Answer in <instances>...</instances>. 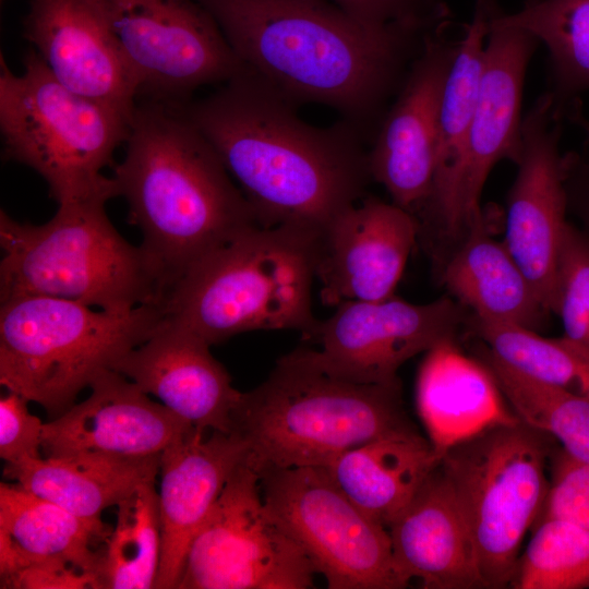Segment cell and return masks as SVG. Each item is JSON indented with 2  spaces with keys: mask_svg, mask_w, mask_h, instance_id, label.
Here are the masks:
<instances>
[{
  "mask_svg": "<svg viewBox=\"0 0 589 589\" xmlns=\"http://www.w3.org/2000/svg\"><path fill=\"white\" fill-rule=\"evenodd\" d=\"M565 117L581 128L589 139V119L584 116L581 104L579 101H576L568 107Z\"/></svg>",
  "mask_w": 589,
  "mask_h": 589,
  "instance_id": "cell-40",
  "label": "cell"
},
{
  "mask_svg": "<svg viewBox=\"0 0 589 589\" xmlns=\"http://www.w3.org/2000/svg\"><path fill=\"white\" fill-rule=\"evenodd\" d=\"M396 570L424 589L485 588L473 541L441 462L387 529Z\"/></svg>",
  "mask_w": 589,
  "mask_h": 589,
  "instance_id": "cell-23",
  "label": "cell"
},
{
  "mask_svg": "<svg viewBox=\"0 0 589 589\" xmlns=\"http://www.w3.org/2000/svg\"><path fill=\"white\" fill-rule=\"evenodd\" d=\"M137 98L188 103L201 86L248 69L195 0H100Z\"/></svg>",
  "mask_w": 589,
  "mask_h": 589,
  "instance_id": "cell-11",
  "label": "cell"
},
{
  "mask_svg": "<svg viewBox=\"0 0 589 589\" xmlns=\"http://www.w3.org/2000/svg\"><path fill=\"white\" fill-rule=\"evenodd\" d=\"M117 507L116 525L98 550L97 589L154 588L161 550L155 481L141 483Z\"/></svg>",
  "mask_w": 589,
  "mask_h": 589,
  "instance_id": "cell-30",
  "label": "cell"
},
{
  "mask_svg": "<svg viewBox=\"0 0 589 589\" xmlns=\"http://www.w3.org/2000/svg\"><path fill=\"white\" fill-rule=\"evenodd\" d=\"M251 73L291 103L375 132L428 37L369 27L329 0H195Z\"/></svg>",
  "mask_w": 589,
  "mask_h": 589,
  "instance_id": "cell-2",
  "label": "cell"
},
{
  "mask_svg": "<svg viewBox=\"0 0 589 589\" xmlns=\"http://www.w3.org/2000/svg\"><path fill=\"white\" fill-rule=\"evenodd\" d=\"M467 329L510 368L589 399V354L565 337H543L521 326L479 320L471 313Z\"/></svg>",
  "mask_w": 589,
  "mask_h": 589,
  "instance_id": "cell-32",
  "label": "cell"
},
{
  "mask_svg": "<svg viewBox=\"0 0 589 589\" xmlns=\"http://www.w3.org/2000/svg\"><path fill=\"white\" fill-rule=\"evenodd\" d=\"M488 216L450 253L437 276L473 317L534 332L551 314L505 244L490 233Z\"/></svg>",
  "mask_w": 589,
  "mask_h": 589,
  "instance_id": "cell-26",
  "label": "cell"
},
{
  "mask_svg": "<svg viewBox=\"0 0 589 589\" xmlns=\"http://www.w3.org/2000/svg\"><path fill=\"white\" fill-rule=\"evenodd\" d=\"M446 31L428 37L368 151L372 180L412 214L429 196L436 168L442 94L459 43Z\"/></svg>",
  "mask_w": 589,
  "mask_h": 589,
  "instance_id": "cell-15",
  "label": "cell"
},
{
  "mask_svg": "<svg viewBox=\"0 0 589 589\" xmlns=\"http://www.w3.org/2000/svg\"><path fill=\"white\" fill-rule=\"evenodd\" d=\"M497 0H474V12L448 70L443 88L436 168L431 192L414 216L421 239L433 250L447 252L461 238L459 184L469 129L477 103L484 49Z\"/></svg>",
  "mask_w": 589,
  "mask_h": 589,
  "instance_id": "cell-22",
  "label": "cell"
},
{
  "mask_svg": "<svg viewBox=\"0 0 589 589\" xmlns=\"http://www.w3.org/2000/svg\"><path fill=\"white\" fill-rule=\"evenodd\" d=\"M416 402L429 441L442 457L486 429L520 421L489 369L464 354L456 341L426 352L417 377Z\"/></svg>",
  "mask_w": 589,
  "mask_h": 589,
  "instance_id": "cell-24",
  "label": "cell"
},
{
  "mask_svg": "<svg viewBox=\"0 0 589 589\" xmlns=\"http://www.w3.org/2000/svg\"><path fill=\"white\" fill-rule=\"evenodd\" d=\"M264 505L329 589H401L388 530L365 515L324 467L260 476Z\"/></svg>",
  "mask_w": 589,
  "mask_h": 589,
  "instance_id": "cell-10",
  "label": "cell"
},
{
  "mask_svg": "<svg viewBox=\"0 0 589 589\" xmlns=\"http://www.w3.org/2000/svg\"><path fill=\"white\" fill-rule=\"evenodd\" d=\"M89 388L84 401L45 423L46 457L81 453L155 456L194 429L115 370L101 372Z\"/></svg>",
  "mask_w": 589,
  "mask_h": 589,
  "instance_id": "cell-19",
  "label": "cell"
},
{
  "mask_svg": "<svg viewBox=\"0 0 589 589\" xmlns=\"http://www.w3.org/2000/svg\"><path fill=\"white\" fill-rule=\"evenodd\" d=\"M115 164L117 195L159 269L166 294L199 261L260 225L219 155L180 105L136 104ZM166 297V296H165Z\"/></svg>",
  "mask_w": 589,
  "mask_h": 589,
  "instance_id": "cell-3",
  "label": "cell"
},
{
  "mask_svg": "<svg viewBox=\"0 0 589 589\" xmlns=\"http://www.w3.org/2000/svg\"><path fill=\"white\" fill-rule=\"evenodd\" d=\"M441 460L414 430L351 448L324 468L365 515L388 529Z\"/></svg>",
  "mask_w": 589,
  "mask_h": 589,
  "instance_id": "cell-27",
  "label": "cell"
},
{
  "mask_svg": "<svg viewBox=\"0 0 589 589\" xmlns=\"http://www.w3.org/2000/svg\"><path fill=\"white\" fill-rule=\"evenodd\" d=\"M412 213L375 196H364L318 237L315 279L325 305L383 300L394 294L418 242Z\"/></svg>",
  "mask_w": 589,
  "mask_h": 589,
  "instance_id": "cell-16",
  "label": "cell"
},
{
  "mask_svg": "<svg viewBox=\"0 0 589 589\" xmlns=\"http://www.w3.org/2000/svg\"><path fill=\"white\" fill-rule=\"evenodd\" d=\"M549 469L551 480L536 524L557 519L589 527V464L555 446Z\"/></svg>",
  "mask_w": 589,
  "mask_h": 589,
  "instance_id": "cell-36",
  "label": "cell"
},
{
  "mask_svg": "<svg viewBox=\"0 0 589 589\" xmlns=\"http://www.w3.org/2000/svg\"><path fill=\"white\" fill-rule=\"evenodd\" d=\"M194 428L160 455L161 550L154 589H177L193 539L228 478L245 458L236 434Z\"/></svg>",
  "mask_w": 589,
  "mask_h": 589,
  "instance_id": "cell-21",
  "label": "cell"
},
{
  "mask_svg": "<svg viewBox=\"0 0 589 589\" xmlns=\"http://www.w3.org/2000/svg\"><path fill=\"white\" fill-rule=\"evenodd\" d=\"M1 1H3V0H1Z\"/></svg>",
  "mask_w": 589,
  "mask_h": 589,
  "instance_id": "cell-41",
  "label": "cell"
},
{
  "mask_svg": "<svg viewBox=\"0 0 589 589\" xmlns=\"http://www.w3.org/2000/svg\"><path fill=\"white\" fill-rule=\"evenodd\" d=\"M565 184L568 207L577 213L589 232V161L580 158L570 164Z\"/></svg>",
  "mask_w": 589,
  "mask_h": 589,
  "instance_id": "cell-39",
  "label": "cell"
},
{
  "mask_svg": "<svg viewBox=\"0 0 589 589\" xmlns=\"http://www.w3.org/2000/svg\"><path fill=\"white\" fill-rule=\"evenodd\" d=\"M23 36L63 86L132 119L137 89L100 0H31Z\"/></svg>",
  "mask_w": 589,
  "mask_h": 589,
  "instance_id": "cell-18",
  "label": "cell"
},
{
  "mask_svg": "<svg viewBox=\"0 0 589 589\" xmlns=\"http://www.w3.org/2000/svg\"><path fill=\"white\" fill-rule=\"evenodd\" d=\"M493 23L522 28L545 46L552 116L562 121L568 107L589 91V0H522L518 11H501Z\"/></svg>",
  "mask_w": 589,
  "mask_h": 589,
  "instance_id": "cell-29",
  "label": "cell"
},
{
  "mask_svg": "<svg viewBox=\"0 0 589 589\" xmlns=\"http://www.w3.org/2000/svg\"><path fill=\"white\" fill-rule=\"evenodd\" d=\"M553 437L521 420L446 450L441 466L469 528L485 588L510 586L526 531L543 506Z\"/></svg>",
  "mask_w": 589,
  "mask_h": 589,
  "instance_id": "cell-9",
  "label": "cell"
},
{
  "mask_svg": "<svg viewBox=\"0 0 589 589\" xmlns=\"http://www.w3.org/2000/svg\"><path fill=\"white\" fill-rule=\"evenodd\" d=\"M373 28L401 27L420 32L447 29L452 13L442 0H329Z\"/></svg>",
  "mask_w": 589,
  "mask_h": 589,
  "instance_id": "cell-35",
  "label": "cell"
},
{
  "mask_svg": "<svg viewBox=\"0 0 589 589\" xmlns=\"http://www.w3.org/2000/svg\"><path fill=\"white\" fill-rule=\"evenodd\" d=\"M401 384H362L330 375L299 351L283 356L266 381L241 394L231 433L261 476L274 469L326 467L342 453L414 431Z\"/></svg>",
  "mask_w": 589,
  "mask_h": 589,
  "instance_id": "cell-4",
  "label": "cell"
},
{
  "mask_svg": "<svg viewBox=\"0 0 589 589\" xmlns=\"http://www.w3.org/2000/svg\"><path fill=\"white\" fill-rule=\"evenodd\" d=\"M14 74L0 58V131L7 159L39 173L60 204L117 195L113 153L124 143L127 116L63 86L33 47Z\"/></svg>",
  "mask_w": 589,
  "mask_h": 589,
  "instance_id": "cell-8",
  "label": "cell"
},
{
  "mask_svg": "<svg viewBox=\"0 0 589 589\" xmlns=\"http://www.w3.org/2000/svg\"><path fill=\"white\" fill-rule=\"evenodd\" d=\"M315 575L266 509L260 474L244 458L193 539L177 589H306Z\"/></svg>",
  "mask_w": 589,
  "mask_h": 589,
  "instance_id": "cell-12",
  "label": "cell"
},
{
  "mask_svg": "<svg viewBox=\"0 0 589 589\" xmlns=\"http://www.w3.org/2000/svg\"><path fill=\"white\" fill-rule=\"evenodd\" d=\"M562 121L543 93L522 118V151L506 197L503 243L550 313L557 298V263L567 225L565 160L560 152Z\"/></svg>",
  "mask_w": 589,
  "mask_h": 589,
  "instance_id": "cell-14",
  "label": "cell"
},
{
  "mask_svg": "<svg viewBox=\"0 0 589 589\" xmlns=\"http://www.w3.org/2000/svg\"><path fill=\"white\" fill-rule=\"evenodd\" d=\"M476 357L489 369L522 422L558 440L567 454L589 464V399L518 372L481 341Z\"/></svg>",
  "mask_w": 589,
  "mask_h": 589,
  "instance_id": "cell-31",
  "label": "cell"
},
{
  "mask_svg": "<svg viewBox=\"0 0 589 589\" xmlns=\"http://www.w3.org/2000/svg\"><path fill=\"white\" fill-rule=\"evenodd\" d=\"M539 44L522 28L491 21L459 184L461 240L485 219L480 202L493 167L504 159L517 165L521 157L524 81Z\"/></svg>",
  "mask_w": 589,
  "mask_h": 589,
  "instance_id": "cell-17",
  "label": "cell"
},
{
  "mask_svg": "<svg viewBox=\"0 0 589 589\" xmlns=\"http://www.w3.org/2000/svg\"><path fill=\"white\" fill-rule=\"evenodd\" d=\"M28 400L9 392L0 399V457L17 465L40 458L45 423L32 414Z\"/></svg>",
  "mask_w": 589,
  "mask_h": 589,
  "instance_id": "cell-37",
  "label": "cell"
},
{
  "mask_svg": "<svg viewBox=\"0 0 589 589\" xmlns=\"http://www.w3.org/2000/svg\"><path fill=\"white\" fill-rule=\"evenodd\" d=\"M470 312L450 297L414 304L395 294L376 301L352 300L302 334L316 348L299 353L322 371L362 384H395L412 357L456 341Z\"/></svg>",
  "mask_w": 589,
  "mask_h": 589,
  "instance_id": "cell-13",
  "label": "cell"
},
{
  "mask_svg": "<svg viewBox=\"0 0 589 589\" xmlns=\"http://www.w3.org/2000/svg\"><path fill=\"white\" fill-rule=\"evenodd\" d=\"M104 200L60 204L43 225L0 212V299L45 296L127 312L163 303L161 274L142 245L122 238Z\"/></svg>",
  "mask_w": 589,
  "mask_h": 589,
  "instance_id": "cell-6",
  "label": "cell"
},
{
  "mask_svg": "<svg viewBox=\"0 0 589 589\" xmlns=\"http://www.w3.org/2000/svg\"><path fill=\"white\" fill-rule=\"evenodd\" d=\"M110 530L19 483H0V580L45 561L70 563L95 578L99 542Z\"/></svg>",
  "mask_w": 589,
  "mask_h": 589,
  "instance_id": "cell-25",
  "label": "cell"
},
{
  "mask_svg": "<svg viewBox=\"0 0 589 589\" xmlns=\"http://www.w3.org/2000/svg\"><path fill=\"white\" fill-rule=\"evenodd\" d=\"M163 303L127 312L45 296L1 301L0 383L53 419L70 409L82 389L164 323Z\"/></svg>",
  "mask_w": 589,
  "mask_h": 589,
  "instance_id": "cell-7",
  "label": "cell"
},
{
  "mask_svg": "<svg viewBox=\"0 0 589 589\" xmlns=\"http://www.w3.org/2000/svg\"><path fill=\"white\" fill-rule=\"evenodd\" d=\"M510 587L589 588V527L557 519L536 524L533 537L518 560Z\"/></svg>",
  "mask_w": 589,
  "mask_h": 589,
  "instance_id": "cell-33",
  "label": "cell"
},
{
  "mask_svg": "<svg viewBox=\"0 0 589 589\" xmlns=\"http://www.w3.org/2000/svg\"><path fill=\"white\" fill-rule=\"evenodd\" d=\"M161 455V454H160ZM160 455L120 457L81 453L5 464L3 474L82 518L100 520L141 483L155 481Z\"/></svg>",
  "mask_w": 589,
  "mask_h": 589,
  "instance_id": "cell-28",
  "label": "cell"
},
{
  "mask_svg": "<svg viewBox=\"0 0 589 589\" xmlns=\"http://www.w3.org/2000/svg\"><path fill=\"white\" fill-rule=\"evenodd\" d=\"M209 345L166 318L143 344L112 368L153 394L194 428L231 433L232 416L242 392L232 386Z\"/></svg>",
  "mask_w": 589,
  "mask_h": 589,
  "instance_id": "cell-20",
  "label": "cell"
},
{
  "mask_svg": "<svg viewBox=\"0 0 589 589\" xmlns=\"http://www.w3.org/2000/svg\"><path fill=\"white\" fill-rule=\"evenodd\" d=\"M317 237L285 225L248 228L179 278L163 301L165 318L209 346L251 330L306 333L318 321Z\"/></svg>",
  "mask_w": 589,
  "mask_h": 589,
  "instance_id": "cell-5",
  "label": "cell"
},
{
  "mask_svg": "<svg viewBox=\"0 0 589 589\" xmlns=\"http://www.w3.org/2000/svg\"><path fill=\"white\" fill-rule=\"evenodd\" d=\"M215 148L260 225L321 235L372 181L363 132L342 120L318 128L297 105L245 71L180 105Z\"/></svg>",
  "mask_w": 589,
  "mask_h": 589,
  "instance_id": "cell-1",
  "label": "cell"
},
{
  "mask_svg": "<svg viewBox=\"0 0 589 589\" xmlns=\"http://www.w3.org/2000/svg\"><path fill=\"white\" fill-rule=\"evenodd\" d=\"M0 585L5 589H96L92 575L61 561L34 563L0 580Z\"/></svg>",
  "mask_w": 589,
  "mask_h": 589,
  "instance_id": "cell-38",
  "label": "cell"
},
{
  "mask_svg": "<svg viewBox=\"0 0 589 589\" xmlns=\"http://www.w3.org/2000/svg\"><path fill=\"white\" fill-rule=\"evenodd\" d=\"M566 339L589 354V232L567 223L557 263L555 312Z\"/></svg>",
  "mask_w": 589,
  "mask_h": 589,
  "instance_id": "cell-34",
  "label": "cell"
}]
</instances>
